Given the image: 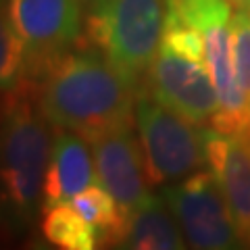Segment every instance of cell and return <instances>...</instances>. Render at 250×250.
<instances>
[{
    "label": "cell",
    "instance_id": "ac0fdd59",
    "mask_svg": "<svg viewBox=\"0 0 250 250\" xmlns=\"http://www.w3.org/2000/svg\"><path fill=\"white\" fill-rule=\"evenodd\" d=\"M82 2H83V4H88L90 9H92V6H96L98 2H103V0H82Z\"/></svg>",
    "mask_w": 250,
    "mask_h": 250
},
{
    "label": "cell",
    "instance_id": "30bf717a",
    "mask_svg": "<svg viewBox=\"0 0 250 250\" xmlns=\"http://www.w3.org/2000/svg\"><path fill=\"white\" fill-rule=\"evenodd\" d=\"M96 163L98 182L117 198L127 215L152 196L148 192V173L142 144L131 129L113 131L90 144Z\"/></svg>",
    "mask_w": 250,
    "mask_h": 250
},
{
    "label": "cell",
    "instance_id": "9c48e42d",
    "mask_svg": "<svg viewBox=\"0 0 250 250\" xmlns=\"http://www.w3.org/2000/svg\"><path fill=\"white\" fill-rule=\"evenodd\" d=\"M205 165L215 175L233 215L242 246L250 248V136L202 131Z\"/></svg>",
    "mask_w": 250,
    "mask_h": 250
},
{
    "label": "cell",
    "instance_id": "5bb4252c",
    "mask_svg": "<svg viewBox=\"0 0 250 250\" xmlns=\"http://www.w3.org/2000/svg\"><path fill=\"white\" fill-rule=\"evenodd\" d=\"M42 233L52 246L62 250H92L98 246V231L69 205L46 208Z\"/></svg>",
    "mask_w": 250,
    "mask_h": 250
},
{
    "label": "cell",
    "instance_id": "277c9868",
    "mask_svg": "<svg viewBox=\"0 0 250 250\" xmlns=\"http://www.w3.org/2000/svg\"><path fill=\"white\" fill-rule=\"evenodd\" d=\"M167 9L196 27L205 42V65L213 77L219 108L213 127L250 136V111L240 88L233 54V15L228 0H165Z\"/></svg>",
    "mask_w": 250,
    "mask_h": 250
},
{
    "label": "cell",
    "instance_id": "7a4b0ae2",
    "mask_svg": "<svg viewBox=\"0 0 250 250\" xmlns=\"http://www.w3.org/2000/svg\"><path fill=\"white\" fill-rule=\"evenodd\" d=\"M4 94V198L13 213L27 221L36 215L38 205H40L54 138H50V121L42 111L38 85L21 80Z\"/></svg>",
    "mask_w": 250,
    "mask_h": 250
},
{
    "label": "cell",
    "instance_id": "2e32d148",
    "mask_svg": "<svg viewBox=\"0 0 250 250\" xmlns=\"http://www.w3.org/2000/svg\"><path fill=\"white\" fill-rule=\"evenodd\" d=\"M233 54L238 82L250 111V11H238L233 15Z\"/></svg>",
    "mask_w": 250,
    "mask_h": 250
},
{
    "label": "cell",
    "instance_id": "8fae6325",
    "mask_svg": "<svg viewBox=\"0 0 250 250\" xmlns=\"http://www.w3.org/2000/svg\"><path fill=\"white\" fill-rule=\"evenodd\" d=\"M88 140L69 129L57 127L52 156L44 177V208L67 205L73 196L92 184H98L94 154L88 150Z\"/></svg>",
    "mask_w": 250,
    "mask_h": 250
},
{
    "label": "cell",
    "instance_id": "5b68a950",
    "mask_svg": "<svg viewBox=\"0 0 250 250\" xmlns=\"http://www.w3.org/2000/svg\"><path fill=\"white\" fill-rule=\"evenodd\" d=\"M194 125L159 103L150 92L138 90L136 127L150 184L177 182L205 165L202 131Z\"/></svg>",
    "mask_w": 250,
    "mask_h": 250
},
{
    "label": "cell",
    "instance_id": "9a60e30c",
    "mask_svg": "<svg viewBox=\"0 0 250 250\" xmlns=\"http://www.w3.org/2000/svg\"><path fill=\"white\" fill-rule=\"evenodd\" d=\"M27 62H29L27 44L23 40V36L15 29L11 19L4 15L2 34H0V83H2L4 92L23 80Z\"/></svg>",
    "mask_w": 250,
    "mask_h": 250
},
{
    "label": "cell",
    "instance_id": "ba28073f",
    "mask_svg": "<svg viewBox=\"0 0 250 250\" xmlns=\"http://www.w3.org/2000/svg\"><path fill=\"white\" fill-rule=\"evenodd\" d=\"M82 0H9L15 29L23 36L36 69L71 48L82 34Z\"/></svg>",
    "mask_w": 250,
    "mask_h": 250
},
{
    "label": "cell",
    "instance_id": "52a82bcc",
    "mask_svg": "<svg viewBox=\"0 0 250 250\" xmlns=\"http://www.w3.org/2000/svg\"><path fill=\"white\" fill-rule=\"evenodd\" d=\"M148 90L159 103L196 125L213 121L219 108V96L205 61L163 44L148 69Z\"/></svg>",
    "mask_w": 250,
    "mask_h": 250
},
{
    "label": "cell",
    "instance_id": "8992f818",
    "mask_svg": "<svg viewBox=\"0 0 250 250\" xmlns=\"http://www.w3.org/2000/svg\"><path fill=\"white\" fill-rule=\"evenodd\" d=\"M186 242L200 250L240 248L242 240L221 188L210 171H194L163 190Z\"/></svg>",
    "mask_w": 250,
    "mask_h": 250
},
{
    "label": "cell",
    "instance_id": "e0dca14e",
    "mask_svg": "<svg viewBox=\"0 0 250 250\" xmlns=\"http://www.w3.org/2000/svg\"><path fill=\"white\" fill-rule=\"evenodd\" d=\"M228 2L238 11H250V0H228Z\"/></svg>",
    "mask_w": 250,
    "mask_h": 250
},
{
    "label": "cell",
    "instance_id": "7c38bea8",
    "mask_svg": "<svg viewBox=\"0 0 250 250\" xmlns=\"http://www.w3.org/2000/svg\"><path fill=\"white\" fill-rule=\"evenodd\" d=\"M165 200V198H163ZM150 196L138 210L129 215L127 231L121 242L136 250H179L184 248V233L179 229L167 202Z\"/></svg>",
    "mask_w": 250,
    "mask_h": 250
},
{
    "label": "cell",
    "instance_id": "4fadbf2b",
    "mask_svg": "<svg viewBox=\"0 0 250 250\" xmlns=\"http://www.w3.org/2000/svg\"><path fill=\"white\" fill-rule=\"evenodd\" d=\"M85 221L98 231V240L111 246H121L127 231L129 215L121 208L117 198L103 184H92L69 202Z\"/></svg>",
    "mask_w": 250,
    "mask_h": 250
},
{
    "label": "cell",
    "instance_id": "6da1fadb",
    "mask_svg": "<svg viewBox=\"0 0 250 250\" xmlns=\"http://www.w3.org/2000/svg\"><path fill=\"white\" fill-rule=\"evenodd\" d=\"M38 85L44 115L54 127L92 144L113 131L131 129L138 90L103 52L65 50L44 62Z\"/></svg>",
    "mask_w": 250,
    "mask_h": 250
},
{
    "label": "cell",
    "instance_id": "3957f363",
    "mask_svg": "<svg viewBox=\"0 0 250 250\" xmlns=\"http://www.w3.org/2000/svg\"><path fill=\"white\" fill-rule=\"evenodd\" d=\"M165 13V0H103L90 9V38L136 88L161 50Z\"/></svg>",
    "mask_w": 250,
    "mask_h": 250
}]
</instances>
